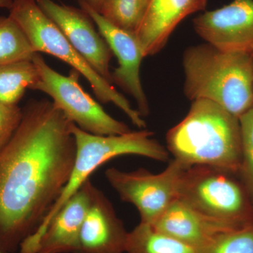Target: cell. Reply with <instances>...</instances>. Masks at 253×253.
Segmentation results:
<instances>
[{"instance_id": "cb8c5ba5", "label": "cell", "mask_w": 253, "mask_h": 253, "mask_svg": "<svg viewBox=\"0 0 253 253\" xmlns=\"http://www.w3.org/2000/svg\"><path fill=\"white\" fill-rule=\"evenodd\" d=\"M14 0H0V9H11Z\"/></svg>"}, {"instance_id": "ac0fdd59", "label": "cell", "mask_w": 253, "mask_h": 253, "mask_svg": "<svg viewBox=\"0 0 253 253\" xmlns=\"http://www.w3.org/2000/svg\"><path fill=\"white\" fill-rule=\"evenodd\" d=\"M148 4L149 0H102L98 13L113 26L135 35Z\"/></svg>"}, {"instance_id": "4fadbf2b", "label": "cell", "mask_w": 253, "mask_h": 253, "mask_svg": "<svg viewBox=\"0 0 253 253\" xmlns=\"http://www.w3.org/2000/svg\"><path fill=\"white\" fill-rule=\"evenodd\" d=\"M128 234L112 204L93 184L77 253H126Z\"/></svg>"}, {"instance_id": "e0dca14e", "label": "cell", "mask_w": 253, "mask_h": 253, "mask_svg": "<svg viewBox=\"0 0 253 253\" xmlns=\"http://www.w3.org/2000/svg\"><path fill=\"white\" fill-rule=\"evenodd\" d=\"M126 253H196V250L139 223L128 234Z\"/></svg>"}, {"instance_id": "5bb4252c", "label": "cell", "mask_w": 253, "mask_h": 253, "mask_svg": "<svg viewBox=\"0 0 253 253\" xmlns=\"http://www.w3.org/2000/svg\"><path fill=\"white\" fill-rule=\"evenodd\" d=\"M207 4L208 0H149L135 34L144 57L159 52L179 23L191 14L205 11Z\"/></svg>"}, {"instance_id": "5b68a950", "label": "cell", "mask_w": 253, "mask_h": 253, "mask_svg": "<svg viewBox=\"0 0 253 253\" xmlns=\"http://www.w3.org/2000/svg\"><path fill=\"white\" fill-rule=\"evenodd\" d=\"M72 132L76 144L72 172L59 199L36 231L42 229L91 174L109 160L124 155H136L163 162L169 158L168 149L153 139L152 131L146 129L119 135L101 136L86 132L73 123Z\"/></svg>"}, {"instance_id": "44dd1931", "label": "cell", "mask_w": 253, "mask_h": 253, "mask_svg": "<svg viewBox=\"0 0 253 253\" xmlns=\"http://www.w3.org/2000/svg\"><path fill=\"white\" fill-rule=\"evenodd\" d=\"M241 136V163L239 172L244 187L253 200V106L239 118Z\"/></svg>"}, {"instance_id": "3957f363", "label": "cell", "mask_w": 253, "mask_h": 253, "mask_svg": "<svg viewBox=\"0 0 253 253\" xmlns=\"http://www.w3.org/2000/svg\"><path fill=\"white\" fill-rule=\"evenodd\" d=\"M183 68L184 93L191 101L209 100L239 118L253 106L252 53L199 44L184 51Z\"/></svg>"}, {"instance_id": "2e32d148", "label": "cell", "mask_w": 253, "mask_h": 253, "mask_svg": "<svg viewBox=\"0 0 253 253\" xmlns=\"http://www.w3.org/2000/svg\"><path fill=\"white\" fill-rule=\"evenodd\" d=\"M39 81V71L32 60L0 66V102L18 105L26 91L33 90Z\"/></svg>"}, {"instance_id": "9a60e30c", "label": "cell", "mask_w": 253, "mask_h": 253, "mask_svg": "<svg viewBox=\"0 0 253 253\" xmlns=\"http://www.w3.org/2000/svg\"><path fill=\"white\" fill-rule=\"evenodd\" d=\"M151 226L196 251L218 234L236 229L204 215L179 199L174 200Z\"/></svg>"}, {"instance_id": "d6986e66", "label": "cell", "mask_w": 253, "mask_h": 253, "mask_svg": "<svg viewBox=\"0 0 253 253\" xmlns=\"http://www.w3.org/2000/svg\"><path fill=\"white\" fill-rule=\"evenodd\" d=\"M24 32L10 16H0V66L32 60L36 54Z\"/></svg>"}, {"instance_id": "603a6c76", "label": "cell", "mask_w": 253, "mask_h": 253, "mask_svg": "<svg viewBox=\"0 0 253 253\" xmlns=\"http://www.w3.org/2000/svg\"><path fill=\"white\" fill-rule=\"evenodd\" d=\"M76 1H78V4L83 3V4L87 5L88 6L97 12L99 11L100 6L102 2V0H76Z\"/></svg>"}, {"instance_id": "8992f818", "label": "cell", "mask_w": 253, "mask_h": 253, "mask_svg": "<svg viewBox=\"0 0 253 253\" xmlns=\"http://www.w3.org/2000/svg\"><path fill=\"white\" fill-rule=\"evenodd\" d=\"M231 173L211 166L186 168L179 181L177 199L235 229L249 225L253 219L248 193Z\"/></svg>"}, {"instance_id": "30bf717a", "label": "cell", "mask_w": 253, "mask_h": 253, "mask_svg": "<svg viewBox=\"0 0 253 253\" xmlns=\"http://www.w3.org/2000/svg\"><path fill=\"white\" fill-rule=\"evenodd\" d=\"M93 184L84 183L41 230L24 240L20 253H77L82 225L91 199Z\"/></svg>"}, {"instance_id": "52a82bcc", "label": "cell", "mask_w": 253, "mask_h": 253, "mask_svg": "<svg viewBox=\"0 0 253 253\" xmlns=\"http://www.w3.org/2000/svg\"><path fill=\"white\" fill-rule=\"evenodd\" d=\"M32 61L40 73V81L33 90L49 95L53 104L64 116L83 130L95 135H119L130 132L126 123L106 112L80 83L81 73L73 69L69 76L60 74L50 67L39 53Z\"/></svg>"}, {"instance_id": "9c48e42d", "label": "cell", "mask_w": 253, "mask_h": 253, "mask_svg": "<svg viewBox=\"0 0 253 253\" xmlns=\"http://www.w3.org/2000/svg\"><path fill=\"white\" fill-rule=\"evenodd\" d=\"M36 2L91 67L113 84L110 61L113 54L104 38L96 31L91 16L81 8L59 4L53 0H36Z\"/></svg>"}, {"instance_id": "8fae6325", "label": "cell", "mask_w": 253, "mask_h": 253, "mask_svg": "<svg viewBox=\"0 0 253 253\" xmlns=\"http://www.w3.org/2000/svg\"><path fill=\"white\" fill-rule=\"evenodd\" d=\"M195 31L224 51L253 52V0H233L194 19Z\"/></svg>"}, {"instance_id": "6da1fadb", "label": "cell", "mask_w": 253, "mask_h": 253, "mask_svg": "<svg viewBox=\"0 0 253 253\" xmlns=\"http://www.w3.org/2000/svg\"><path fill=\"white\" fill-rule=\"evenodd\" d=\"M23 109L0 152V251L14 253L33 234L67 184L76 154L69 120L47 99Z\"/></svg>"}, {"instance_id": "ffe728a7", "label": "cell", "mask_w": 253, "mask_h": 253, "mask_svg": "<svg viewBox=\"0 0 253 253\" xmlns=\"http://www.w3.org/2000/svg\"><path fill=\"white\" fill-rule=\"evenodd\" d=\"M196 253H253V223L218 234Z\"/></svg>"}, {"instance_id": "d4e9b609", "label": "cell", "mask_w": 253, "mask_h": 253, "mask_svg": "<svg viewBox=\"0 0 253 253\" xmlns=\"http://www.w3.org/2000/svg\"><path fill=\"white\" fill-rule=\"evenodd\" d=\"M253 54V52L252 53Z\"/></svg>"}, {"instance_id": "7402d4cb", "label": "cell", "mask_w": 253, "mask_h": 253, "mask_svg": "<svg viewBox=\"0 0 253 253\" xmlns=\"http://www.w3.org/2000/svg\"><path fill=\"white\" fill-rule=\"evenodd\" d=\"M23 118V109L18 105L0 102V152L11 140Z\"/></svg>"}, {"instance_id": "484cf974", "label": "cell", "mask_w": 253, "mask_h": 253, "mask_svg": "<svg viewBox=\"0 0 253 253\" xmlns=\"http://www.w3.org/2000/svg\"><path fill=\"white\" fill-rule=\"evenodd\" d=\"M0 253H2V252H1V251H0Z\"/></svg>"}, {"instance_id": "7a4b0ae2", "label": "cell", "mask_w": 253, "mask_h": 253, "mask_svg": "<svg viewBox=\"0 0 253 253\" xmlns=\"http://www.w3.org/2000/svg\"><path fill=\"white\" fill-rule=\"evenodd\" d=\"M168 151L186 168L211 166L232 173L241 163L239 118L206 99L192 101L186 117L168 131Z\"/></svg>"}, {"instance_id": "7c38bea8", "label": "cell", "mask_w": 253, "mask_h": 253, "mask_svg": "<svg viewBox=\"0 0 253 253\" xmlns=\"http://www.w3.org/2000/svg\"><path fill=\"white\" fill-rule=\"evenodd\" d=\"M79 4L92 18L100 34L118 59V68L112 73L113 83L132 96L137 104V111L142 117L148 116L149 101L140 78L141 63L144 56L135 35L113 26L87 5L83 3Z\"/></svg>"}, {"instance_id": "277c9868", "label": "cell", "mask_w": 253, "mask_h": 253, "mask_svg": "<svg viewBox=\"0 0 253 253\" xmlns=\"http://www.w3.org/2000/svg\"><path fill=\"white\" fill-rule=\"evenodd\" d=\"M9 11L10 17L19 25L37 53H45L68 63L86 78L100 102L113 103L136 127L146 129V123L139 111L133 109L128 100L73 47L59 28L43 12L36 0H14Z\"/></svg>"}, {"instance_id": "ba28073f", "label": "cell", "mask_w": 253, "mask_h": 253, "mask_svg": "<svg viewBox=\"0 0 253 253\" xmlns=\"http://www.w3.org/2000/svg\"><path fill=\"white\" fill-rule=\"evenodd\" d=\"M186 168L174 159L159 174L144 169L125 172L111 168L105 176L123 201L135 206L140 222L151 225L177 199L179 181Z\"/></svg>"}]
</instances>
